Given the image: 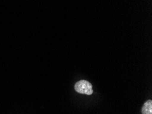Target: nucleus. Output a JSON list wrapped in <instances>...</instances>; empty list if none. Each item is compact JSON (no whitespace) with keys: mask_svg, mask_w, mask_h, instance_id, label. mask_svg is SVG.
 Masks as SVG:
<instances>
[{"mask_svg":"<svg viewBox=\"0 0 152 114\" xmlns=\"http://www.w3.org/2000/svg\"><path fill=\"white\" fill-rule=\"evenodd\" d=\"M75 89L78 93L86 95H91L93 94L94 92L92 85L86 80H80L76 83Z\"/></svg>","mask_w":152,"mask_h":114,"instance_id":"1","label":"nucleus"},{"mask_svg":"<svg viewBox=\"0 0 152 114\" xmlns=\"http://www.w3.org/2000/svg\"><path fill=\"white\" fill-rule=\"evenodd\" d=\"M142 114H152V101L148 100L142 107Z\"/></svg>","mask_w":152,"mask_h":114,"instance_id":"2","label":"nucleus"}]
</instances>
